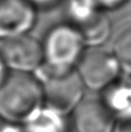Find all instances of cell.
Segmentation results:
<instances>
[{"instance_id":"4","label":"cell","mask_w":131,"mask_h":132,"mask_svg":"<svg viewBox=\"0 0 131 132\" xmlns=\"http://www.w3.org/2000/svg\"><path fill=\"white\" fill-rule=\"evenodd\" d=\"M83 84L89 90L102 92L123 75L117 58L102 46L86 48L76 66Z\"/></svg>"},{"instance_id":"3","label":"cell","mask_w":131,"mask_h":132,"mask_svg":"<svg viewBox=\"0 0 131 132\" xmlns=\"http://www.w3.org/2000/svg\"><path fill=\"white\" fill-rule=\"evenodd\" d=\"M41 81L43 103L62 115L72 114L84 100L85 85L76 70L64 73H34Z\"/></svg>"},{"instance_id":"16","label":"cell","mask_w":131,"mask_h":132,"mask_svg":"<svg viewBox=\"0 0 131 132\" xmlns=\"http://www.w3.org/2000/svg\"><path fill=\"white\" fill-rule=\"evenodd\" d=\"M0 132H21V124L7 122L6 125L0 128Z\"/></svg>"},{"instance_id":"12","label":"cell","mask_w":131,"mask_h":132,"mask_svg":"<svg viewBox=\"0 0 131 132\" xmlns=\"http://www.w3.org/2000/svg\"><path fill=\"white\" fill-rule=\"evenodd\" d=\"M83 5L99 12L108 14L109 12H114L118 8H122L127 2L131 0H77Z\"/></svg>"},{"instance_id":"13","label":"cell","mask_w":131,"mask_h":132,"mask_svg":"<svg viewBox=\"0 0 131 132\" xmlns=\"http://www.w3.org/2000/svg\"><path fill=\"white\" fill-rule=\"evenodd\" d=\"M37 11H50L57 7L63 0H27Z\"/></svg>"},{"instance_id":"9","label":"cell","mask_w":131,"mask_h":132,"mask_svg":"<svg viewBox=\"0 0 131 132\" xmlns=\"http://www.w3.org/2000/svg\"><path fill=\"white\" fill-rule=\"evenodd\" d=\"M101 93V100L117 121L131 118V75L120 77Z\"/></svg>"},{"instance_id":"10","label":"cell","mask_w":131,"mask_h":132,"mask_svg":"<svg viewBox=\"0 0 131 132\" xmlns=\"http://www.w3.org/2000/svg\"><path fill=\"white\" fill-rule=\"evenodd\" d=\"M64 116L43 105L27 122L21 124V132H65Z\"/></svg>"},{"instance_id":"7","label":"cell","mask_w":131,"mask_h":132,"mask_svg":"<svg viewBox=\"0 0 131 132\" xmlns=\"http://www.w3.org/2000/svg\"><path fill=\"white\" fill-rule=\"evenodd\" d=\"M37 12L27 0H0V41L29 34L36 24Z\"/></svg>"},{"instance_id":"8","label":"cell","mask_w":131,"mask_h":132,"mask_svg":"<svg viewBox=\"0 0 131 132\" xmlns=\"http://www.w3.org/2000/svg\"><path fill=\"white\" fill-rule=\"evenodd\" d=\"M72 115L77 132H115L118 122L101 98L83 100Z\"/></svg>"},{"instance_id":"15","label":"cell","mask_w":131,"mask_h":132,"mask_svg":"<svg viewBox=\"0 0 131 132\" xmlns=\"http://www.w3.org/2000/svg\"><path fill=\"white\" fill-rule=\"evenodd\" d=\"M115 132H131V118L118 121Z\"/></svg>"},{"instance_id":"2","label":"cell","mask_w":131,"mask_h":132,"mask_svg":"<svg viewBox=\"0 0 131 132\" xmlns=\"http://www.w3.org/2000/svg\"><path fill=\"white\" fill-rule=\"evenodd\" d=\"M41 41L44 62L36 72L64 73L76 70L87 48L79 30L69 21L49 28Z\"/></svg>"},{"instance_id":"6","label":"cell","mask_w":131,"mask_h":132,"mask_svg":"<svg viewBox=\"0 0 131 132\" xmlns=\"http://www.w3.org/2000/svg\"><path fill=\"white\" fill-rule=\"evenodd\" d=\"M0 51L11 72L35 73L44 62L42 41L30 34L5 41Z\"/></svg>"},{"instance_id":"1","label":"cell","mask_w":131,"mask_h":132,"mask_svg":"<svg viewBox=\"0 0 131 132\" xmlns=\"http://www.w3.org/2000/svg\"><path fill=\"white\" fill-rule=\"evenodd\" d=\"M44 105L43 90L34 73L11 72L0 86V117L23 124Z\"/></svg>"},{"instance_id":"5","label":"cell","mask_w":131,"mask_h":132,"mask_svg":"<svg viewBox=\"0 0 131 132\" xmlns=\"http://www.w3.org/2000/svg\"><path fill=\"white\" fill-rule=\"evenodd\" d=\"M69 22L81 34L86 46H102L111 35V22L108 14L70 0L67 7Z\"/></svg>"},{"instance_id":"11","label":"cell","mask_w":131,"mask_h":132,"mask_svg":"<svg viewBox=\"0 0 131 132\" xmlns=\"http://www.w3.org/2000/svg\"><path fill=\"white\" fill-rule=\"evenodd\" d=\"M111 51L117 58L123 74L131 75V28L123 30L116 37Z\"/></svg>"},{"instance_id":"14","label":"cell","mask_w":131,"mask_h":132,"mask_svg":"<svg viewBox=\"0 0 131 132\" xmlns=\"http://www.w3.org/2000/svg\"><path fill=\"white\" fill-rule=\"evenodd\" d=\"M9 73H11V71H9L8 66H7L6 62H5L4 57H2V55H1V51H0V86H1L5 80L7 79Z\"/></svg>"}]
</instances>
